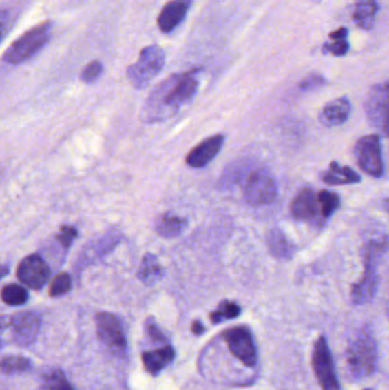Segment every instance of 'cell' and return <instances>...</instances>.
I'll list each match as a JSON object with an SVG mask.
<instances>
[{
    "mask_svg": "<svg viewBox=\"0 0 389 390\" xmlns=\"http://www.w3.org/2000/svg\"><path fill=\"white\" fill-rule=\"evenodd\" d=\"M266 242L273 257L281 259V260H289L293 258L296 248L281 229H277V228L271 229L267 233Z\"/></svg>",
    "mask_w": 389,
    "mask_h": 390,
    "instance_id": "19",
    "label": "cell"
},
{
    "mask_svg": "<svg viewBox=\"0 0 389 390\" xmlns=\"http://www.w3.org/2000/svg\"><path fill=\"white\" fill-rule=\"evenodd\" d=\"M225 137L224 135L217 134L209 138L204 139L196 147L191 150L187 156V165L191 168H203L209 165L223 147Z\"/></svg>",
    "mask_w": 389,
    "mask_h": 390,
    "instance_id": "13",
    "label": "cell"
},
{
    "mask_svg": "<svg viewBox=\"0 0 389 390\" xmlns=\"http://www.w3.org/2000/svg\"><path fill=\"white\" fill-rule=\"evenodd\" d=\"M317 198H319V209L324 218H330L339 209L340 198L336 193L321 191L317 194Z\"/></svg>",
    "mask_w": 389,
    "mask_h": 390,
    "instance_id": "26",
    "label": "cell"
},
{
    "mask_svg": "<svg viewBox=\"0 0 389 390\" xmlns=\"http://www.w3.org/2000/svg\"><path fill=\"white\" fill-rule=\"evenodd\" d=\"M240 313H241V308H240L239 305H236L235 302H232V301H223L220 305L218 309L210 314V318H211L213 323H220L224 320H232V318H238Z\"/></svg>",
    "mask_w": 389,
    "mask_h": 390,
    "instance_id": "27",
    "label": "cell"
},
{
    "mask_svg": "<svg viewBox=\"0 0 389 390\" xmlns=\"http://www.w3.org/2000/svg\"><path fill=\"white\" fill-rule=\"evenodd\" d=\"M223 339L231 353L246 367H255L257 363V349L253 334L246 327H232L223 333Z\"/></svg>",
    "mask_w": 389,
    "mask_h": 390,
    "instance_id": "10",
    "label": "cell"
},
{
    "mask_svg": "<svg viewBox=\"0 0 389 390\" xmlns=\"http://www.w3.org/2000/svg\"><path fill=\"white\" fill-rule=\"evenodd\" d=\"M147 331H149V334L151 337L156 339V340H163V334L161 333V331L159 330V327L154 325H147Z\"/></svg>",
    "mask_w": 389,
    "mask_h": 390,
    "instance_id": "35",
    "label": "cell"
},
{
    "mask_svg": "<svg viewBox=\"0 0 389 390\" xmlns=\"http://www.w3.org/2000/svg\"><path fill=\"white\" fill-rule=\"evenodd\" d=\"M277 195L275 179L266 169H257L250 174L244 186V196L253 207L270 205Z\"/></svg>",
    "mask_w": 389,
    "mask_h": 390,
    "instance_id": "8",
    "label": "cell"
},
{
    "mask_svg": "<svg viewBox=\"0 0 389 390\" xmlns=\"http://www.w3.org/2000/svg\"><path fill=\"white\" fill-rule=\"evenodd\" d=\"M53 24L43 22L32 28L23 36L14 41L3 54V60L8 64H22L30 60L38 52L46 46L52 36Z\"/></svg>",
    "mask_w": 389,
    "mask_h": 390,
    "instance_id": "3",
    "label": "cell"
},
{
    "mask_svg": "<svg viewBox=\"0 0 389 390\" xmlns=\"http://www.w3.org/2000/svg\"><path fill=\"white\" fill-rule=\"evenodd\" d=\"M366 390H369V389H366Z\"/></svg>",
    "mask_w": 389,
    "mask_h": 390,
    "instance_id": "40",
    "label": "cell"
},
{
    "mask_svg": "<svg viewBox=\"0 0 389 390\" xmlns=\"http://www.w3.org/2000/svg\"><path fill=\"white\" fill-rule=\"evenodd\" d=\"M347 364L356 377L364 378L372 373L376 369L377 345L371 336L363 334L353 341L347 351Z\"/></svg>",
    "mask_w": 389,
    "mask_h": 390,
    "instance_id": "5",
    "label": "cell"
},
{
    "mask_svg": "<svg viewBox=\"0 0 389 390\" xmlns=\"http://www.w3.org/2000/svg\"><path fill=\"white\" fill-rule=\"evenodd\" d=\"M350 103L345 97L333 99L319 113V123L326 127H336L346 123L350 116Z\"/></svg>",
    "mask_w": 389,
    "mask_h": 390,
    "instance_id": "17",
    "label": "cell"
},
{
    "mask_svg": "<svg viewBox=\"0 0 389 390\" xmlns=\"http://www.w3.org/2000/svg\"><path fill=\"white\" fill-rule=\"evenodd\" d=\"M7 271H8V267H7L6 265H3V273H1L3 278L6 275Z\"/></svg>",
    "mask_w": 389,
    "mask_h": 390,
    "instance_id": "39",
    "label": "cell"
},
{
    "mask_svg": "<svg viewBox=\"0 0 389 390\" xmlns=\"http://www.w3.org/2000/svg\"><path fill=\"white\" fill-rule=\"evenodd\" d=\"M10 327L17 342L29 345L37 337L40 320L34 313H21L12 318Z\"/></svg>",
    "mask_w": 389,
    "mask_h": 390,
    "instance_id": "15",
    "label": "cell"
},
{
    "mask_svg": "<svg viewBox=\"0 0 389 390\" xmlns=\"http://www.w3.org/2000/svg\"><path fill=\"white\" fill-rule=\"evenodd\" d=\"M350 50V45L346 40H336L335 43H326L323 47V53H331L335 57H344Z\"/></svg>",
    "mask_w": 389,
    "mask_h": 390,
    "instance_id": "33",
    "label": "cell"
},
{
    "mask_svg": "<svg viewBox=\"0 0 389 390\" xmlns=\"http://www.w3.org/2000/svg\"><path fill=\"white\" fill-rule=\"evenodd\" d=\"M97 334L101 340L117 354H125L127 349L126 336L121 323L110 313H100L96 316Z\"/></svg>",
    "mask_w": 389,
    "mask_h": 390,
    "instance_id": "11",
    "label": "cell"
},
{
    "mask_svg": "<svg viewBox=\"0 0 389 390\" xmlns=\"http://www.w3.org/2000/svg\"><path fill=\"white\" fill-rule=\"evenodd\" d=\"M388 238L383 241H371L363 249L364 274L352 288V299L356 305L368 304L375 297L378 289L377 265L383 252L388 249Z\"/></svg>",
    "mask_w": 389,
    "mask_h": 390,
    "instance_id": "2",
    "label": "cell"
},
{
    "mask_svg": "<svg viewBox=\"0 0 389 390\" xmlns=\"http://www.w3.org/2000/svg\"><path fill=\"white\" fill-rule=\"evenodd\" d=\"M165 61V52L156 45H151L140 50L138 61L127 69V76L132 86L136 90L145 88L154 76L162 71Z\"/></svg>",
    "mask_w": 389,
    "mask_h": 390,
    "instance_id": "4",
    "label": "cell"
},
{
    "mask_svg": "<svg viewBox=\"0 0 389 390\" xmlns=\"http://www.w3.org/2000/svg\"><path fill=\"white\" fill-rule=\"evenodd\" d=\"M354 156L359 168L366 175L380 178L383 175V160L381 144L378 135L364 136L359 138L354 147Z\"/></svg>",
    "mask_w": 389,
    "mask_h": 390,
    "instance_id": "7",
    "label": "cell"
},
{
    "mask_svg": "<svg viewBox=\"0 0 389 390\" xmlns=\"http://www.w3.org/2000/svg\"><path fill=\"white\" fill-rule=\"evenodd\" d=\"M17 274L24 285L34 290H40L48 281L50 269L41 256L31 254L21 261Z\"/></svg>",
    "mask_w": 389,
    "mask_h": 390,
    "instance_id": "12",
    "label": "cell"
},
{
    "mask_svg": "<svg viewBox=\"0 0 389 390\" xmlns=\"http://www.w3.org/2000/svg\"><path fill=\"white\" fill-rule=\"evenodd\" d=\"M383 207H385L386 212L389 214V198H387L386 201L383 202Z\"/></svg>",
    "mask_w": 389,
    "mask_h": 390,
    "instance_id": "38",
    "label": "cell"
},
{
    "mask_svg": "<svg viewBox=\"0 0 389 390\" xmlns=\"http://www.w3.org/2000/svg\"><path fill=\"white\" fill-rule=\"evenodd\" d=\"M193 0H170L158 17V27L163 33L173 32L187 17Z\"/></svg>",
    "mask_w": 389,
    "mask_h": 390,
    "instance_id": "14",
    "label": "cell"
},
{
    "mask_svg": "<svg viewBox=\"0 0 389 390\" xmlns=\"http://www.w3.org/2000/svg\"><path fill=\"white\" fill-rule=\"evenodd\" d=\"M71 288H72V280H71L70 274H67L65 271H61L59 274L55 275V278L50 282L48 294L50 297H60L70 291Z\"/></svg>",
    "mask_w": 389,
    "mask_h": 390,
    "instance_id": "28",
    "label": "cell"
},
{
    "mask_svg": "<svg viewBox=\"0 0 389 390\" xmlns=\"http://www.w3.org/2000/svg\"><path fill=\"white\" fill-rule=\"evenodd\" d=\"M29 299L25 288L17 283L6 285L1 290V300L10 306H21L27 302Z\"/></svg>",
    "mask_w": 389,
    "mask_h": 390,
    "instance_id": "25",
    "label": "cell"
},
{
    "mask_svg": "<svg viewBox=\"0 0 389 390\" xmlns=\"http://www.w3.org/2000/svg\"><path fill=\"white\" fill-rule=\"evenodd\" d=\"M103 72V65L98 61H93L85 66L80 74V79L85 83H94Z\"/></svg>",
    "mask_w": 389,
    "mask_h": 390,
    "instance_id": "31",
    "label": "cell"
},
{
    "mask_svg": "<svg viewBox=\"0 0 389 390\" xmlns=\"http://www.w3.org/2000/svg\"><path fill=\"white\" fill-rule=\"evenodd\" d=\"M192 331H193L194 334L199 336V334L203 333L204 327H203V325H201V322L196 321L193 325H192Z\"/></svg>",
    "mask_w": 389,
    "mask_h": 390,
    "instance_id": "37",
    "label": "cell"
},
{
    "mask_svg": "<svg viewBox=\"0 0 389 390\" xmlns=\"http://www.w3.org/2000/svg\"><path fill=\"white\" fill-rule=\"evenodd\" d=\"M347 34H348V30H347L346 28H340L338 30L335 31V32L331 33L330 37L335 40H341L345 39L346 38Z\"/></svg>",
    "mask_w": 389,
    "mask_h": 390,
    "instance_id": "36",
    "label": "cell"
},
{
    "mask_svg": "<svg viewBox=\"0 0 389 390\" xmlns=\"http://www.w3.org/2000/svg\"><path fill=\"white\" fill-rule=\"evenodd\" d=\"M379 5L377 0H354L353 21L363 30H371L376 22Z\"/></svg>",
    "mask_w": 389,
    "mask_h": 390,
    "instance_id": "18",
    "label": "cell"
},
{
    "mask_svg": "<svg viewBox=\"0 0 389 390\" xmlns=\"http://www.w3.org/2000/svg\"><path fill=\"white\" fill-rule=\"evenodd\" d=\"M313 369L323 390H340L337 379L333 356L324 337H319L316 341L313 351Z\"/></svg>",
    "mask_w": 389,
    "mask_h": 390,
    "instance_id": "9",
    "label": "cell"
},
{
    "mask_svg": "<svg viewBox=\"0 0 389 390\" xmlns=\"http://www.w3.org/2000/svg\"><path fill=\"white\" fill-rule=\"evenodd\" d=\"M175 358V351L170 346L156 349V351H147L142 356L144 367L147 372L156 374L162 370L163 367L168 365Z\"/></svg>",
    "mask_w": 389,
    "mask_h": 390,
    "instance_id": "22",
    "label": "cell"
},
{
    "mask_svg": "<svg viewBox=\"0 0 389 390\" xmlns=\"http://www.w3.org/2000/svg\"><path fill=\"white\" fill-rule=\"evenodd\" d=\"M201 69L168 76L152 90L142 109L140 119L144 123H161L176 116L189 105L199 88Z\"/></svg>",
    "mask_w": 389,
    "mask_h": 390,
    "instance_id": "1",
    "label": "cell"
},
{
    "mask_svg": "<svg viewBox=\"0 0 389 390\" xmlns=\"http://www.w3.org/2000/svg\"><path fill=\"white\" fill-rule=\"evenodd\" d=\"M370 125L389 138V81L373 86L366 101Z\"/></svg>",
    "mask_w": 389,
    "mask_h": 390,
    "instance_id": "6",
    "label": "cell"
},
{
    "mask_svg": "<svg viewBox=\"0 0 389 390\" xmlns=\"http://www.w3.org/2000/svg\"><path fill=\"white\" fill-rule=\"evenodd\" d=\"M322 181L328 185H347L361 182V176L350 167L333 161L330 163L329 169L323 174Z\"/></svg>",
    "mask_w": 389,
    "mask_h": 390,
    "instance_id": "20",
    "label": "cell"
},
{
    "mask_svg": "<svg viewBox=\"0 0 389 390\" xmlns=\"http://www.w3.org/2000/svg\"><path fill=\"white\" fill-rule=\"evenodd\" d=\"M187 224H189L187 219L183 217L163 214L156 220V231L161 238H177L185 231Z\"/></svg>",
    "mask_w": 389,
    "mask_h": 390,
    "instance_id": "21",
    "label": "cell"
},
{
    "mask_svg": "<svg viewBox=\"0 0 389 390\" xmlns=\"http://www.w3.org/2000/svg\"><path fill=\"white\" fill-rule=\"evenodd\" d=\"M77 236V228H74V226L64 225L61 227L59 234L56 235V240L64 249H69Z\"/></svg>",
    "mask_w": 389,
    "mask_h": 390,
    "instance_id": "32",
    "label": "cell"
},
{
    "mask_svg": "<svg viewBox=\"0 0 389 390\" xmlns=\"http://www.w3.org/2000/svg\"><path fill=\"white\" fill-rule=\"evenodd\" d=\"M45 390H74L67 382L63 372L56 370L45 377Z\"/></svg>",
    "mask_w": 389,
    "mask_h": 390,
    "instance_id": "30",
    "label": "cell"
},
{
    "mask_svg": "<svg viewBox=\"0 0 389 390\" xmlns=\"http://www.w3.org/2000/svg\"><path fill=\"white\" fill-rule=\"evenodd\" d=\"M137 276L144 285H154L159 282L163 276V267L160 265L159 260L152 254L144 256Z\"/></svg>",
    "mask_w": 389,
    "mask_h": 390,
    "instance_id": "23",
    "label": "cell"
},
{
    "mask_svg": "<svg viewBox=\"0 0 389 390\" xmlns=\"http://www.w3.org/2000/svg\"><path fill=\"white\" fill-rule=\"evenodd\" d=\"M319 198L314 191L304 189L296 195L290 205L291 216L296 220H312L317 216L319 212Z\"/></svg>",
    "mask_w": 389,
    "mask_h": 390,
    "instance_id": "16",
    "label": "cell"
},
{
    "mask_svg": "<svg viewBox=\"0 0 389 390\" xmlns=\"http://www.w3.org/2000/svg\"><path fill=\"white\" fill-rule=\"evenodd\" d=\"M28 0H8L1 7V27L3 37L17 23V19L27 7Z\"/></svg>",
    "mask_w": 389,
    "mask_h": 390,
    "instance_id": "24",
    "label": "cell"
},
{
    "mask_svg": "<svg viewBox=\"0 0 389 390\" xmlns=\"http://www.w3.org/2000/svg\"><path fill=\"white\" fill-rule=\"evenodd\" d=\"M324 83H326V79L322 76L314 73V74H311V76H306L305 79L302 80V83H299V88L303 90H313L322 87Z\"/></svg>",
    "mask_w": 389,
    "mask_h": 390,
    "instance_id": "34",
    "label": "cell"
},
{
    "mask_svg": "<svg viewBox=\"0 0 389 390\" xmlns=\"http://www.w3.org/2000/svg\"><path fill=\"white\" fill-rule=\"evenodd\" d=\"M30 362L21 356H7L1 360V371L3 373H15L29 370Z\"/></svg>",
    "mask_w": 389,
    "mask_h": 390,
    "instance_id": "29",
    "label": "cell"
}]
</instances>
